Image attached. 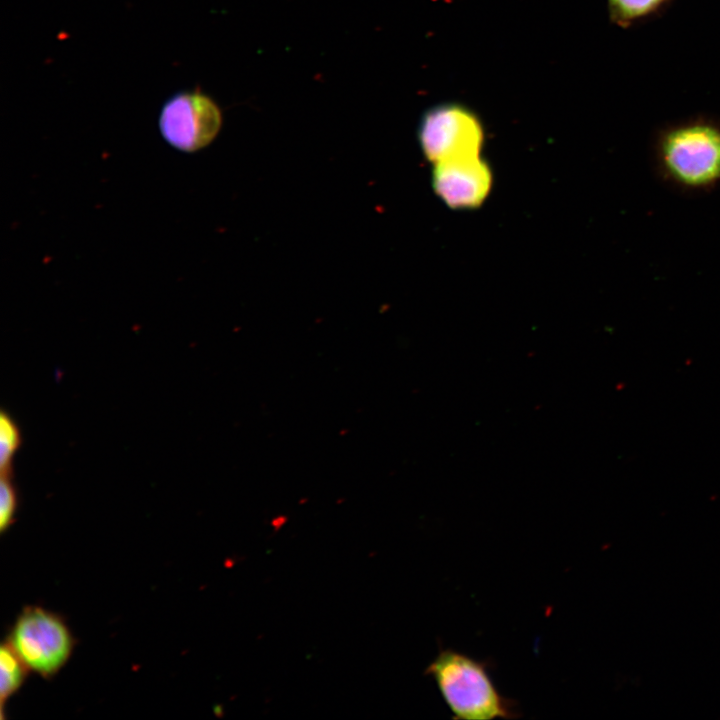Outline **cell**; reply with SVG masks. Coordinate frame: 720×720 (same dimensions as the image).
<instances>
[{
    "label": "cell",
    "mask_w": 720,
    "mask_h": 720,
    "mask_svg": "<svg viewBox=\"0 0 720 720\" xmlns=\"http://www.w3.org/2000/svg\"><path fill=\"white\" fill-rule=\"evenodd\" d=\"M456 720L514 719L517 703L495 685L488 663L451 648L440 649L425 670Z\"/></svg>",
    "instance_id": "6da1fadb"
},
{
    "label": "cell",
    "mask_w": 720,
    "mask_h": 720,
    "mask_svg": "<svg viewBox=\"0 0 720 720\" xmlns=\"http://www.w3.org/2000/svg\"><path fill=\"white\" fill-rule=\"evenodd\" d=\"M6 640L27 669L44 679H52L63 669L76 645L64 618L40 605L21 610Z\"/></svg>",
    "instance_id": "7a4b0ae2"
},
{
    "label": "cell",
    "mask_w": 720,
    "mask_h": 720,
    "mask_svg": "<svg viewBox=\"0 0 720 720\" xmlns=\"http://www.w3.org/2000/svg\"><path fill=\"white\" fill-rule=\"evenodd\" d=\"M667 172L679 183L701 187L720 179V128L704 122L676 127L661 143Z\"/></svg>",
    "instance_id": "3957f363"
},
{
    "label": "cell",
    "mask_w": 720,
    "mask_h": 720,
    "mask_svg": "<svg viewBox=\"0 0 720 720\" xmlns=\"http://www.w3.org/2000/svg\"><path fill=\"white\" fill-rule=\"evenodd\" d=\"M418 137L426 158L435 164L479 156L485 133L476 113L463 104L448 102L424 113Z\"/></svg>",
    "instance_id": "277c9868"
},
{
    "label": "cell",
    "mask_w": 720,
    "mask_h": 720,
    "mask_svg": "<svg viewBox=\"0 0 720 720\" xmlns=\"http://www.w3.org/2000/svg\"><path fill=\"white\" fill-rule=\"evenodd\" d=\"M159 130L173 148L193 153L208 146L222 125L219 106L199 90L180 91L169 97L159 115Z\"/></svg>",
    "instance_id": "5b68a950"
},
{
    "label": "cell",
    "mask_w": 720,
    "mask_h": 720,
    "mask_svg": "<svg viewBox=\"0 0 720 720\" xmlns=\"http://www.w3.org/2000/svg\"><path fill=\"white\" fill-rule=\"evenodd\" d=\"M492 172L479 156L435 163L432 186L435 193L453 209L479 207L492 186Z\"/></svg>",
    "instance_id": "8992f818"
},
{
    "label": "cell",
    "mask_w": 720,
    "mask_h": 720,
    "mask_svg": "<svg viewBox=\"0 0 720 720\" xmlns=\"http://www.w3.org/2000/svg\"><path fill=\"white\" fill-rule=\"evenodd\" d=\"M29 672L5 639L0 647V713L2 720L7 702L21 689Z\"/></svg>",
    "instance_id": "52a82bcc"
},
{
    "label": "cell",
    "mask_w": 720,
    "mask_h": 720,
    "mask_svg": "<svg viewBox=\"0 0 720 720\" xmlns=\"http://www.w3.org/2000/svg\"><path fill=\"white\" fill-rule=\"evenodd\" d=\"M668 0H608L609 15L614 23L627 27L662 8Z\"/></svg>",
    "instance_id": "ba28073f"
},
{
    "label": "cell",
    "mask_w": 720,
    "mask_h": 720,
    "mask_svg": "<svg viewBox=\"0 0 720 720\" xmlns=\"http://www.w3.org/2000/svg\"><path fill=\"white\" fill-rule=\"evenodd\" d=\"M21 444V433L8 413L0 414V467L1 473H12V459Z\"/></svg>",
    "instance_id": "9c48e42d"
},
{
    "label": "cell",
    "mask_w": 720,
    "mask_h": 720,
    "mask_svg": "<svg viewBox=\"0 0 720 720\" xmlns=\"http://www.w3.org/2000/svg\"><path fill=\"white\" fill-rule=\"evenodd\" d=\"M18 508L17 489L12 473H1L0 479V531H7L15 521Z\"/></svg>",
    "instance_id": "30bf717a"
}]
</instances>
